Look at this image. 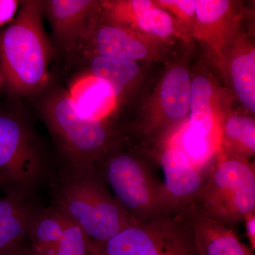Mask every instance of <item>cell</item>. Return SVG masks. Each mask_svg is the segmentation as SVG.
<instances>
[{
  "instance_id": "cell-1",
  "label": "cell",
  "mask_w": 255,
  "mask_h": 255,
  "mask_svg": "<svg viewBox=\"0 0 255 255\" xmlns=\"http://www.w3.org/2000/svg\"><path fill=\"white\" fill-rule=\"evenodd\" d=\"M43 16V1H21L12 22L0 31V68L4 87L12 95L36 96L49 81L55 50Z\"/></svg>"
},
{
  "instance_id": "cell-2",
  "label": "cell",
  "mask_w": 255,
  "mask_h": 255,
  "mask_svg": "<svg viewBox=\"0 0 255 255\" xmlns=\"http://www.w3.org/2000/svg\"><path fill=\"white\" fill-rule=\"evenodd\" d=\"M58 209L78 225L96 245L135 222L94 170L75 172L58 195Z\"/></svg>"
},
{
  "instance_id": "cell-3",
  "label": "cell",
  "mask_w": 255,
  "mask_h": 255,
  "mask_svg": "<svg viewBox=\"0 0 255 255\" xmlns=\"http://www.w3.org/2000/svg\"><path fill=\"white\" fill-rule=\"evenodd\" d=\"M193 209L228 227L243 221L255 211V164L219 151Z\"/></svg>"
},
{
  "instance_id": "cell-4",
  "label": "cell",
  "mask_w": 255,
  "mask_h": 255,
  "mask_svg": "<svg viewBox=\"0 0 255 255\" xmlns=\"http://www.w3.org/2000/svg\"><path fill=\"white\" fill-rule=\"evenodd\" d=\"M42 112L75 172L94 170L101 158L117 144L107 122L82 117L65 90L50 94L43 102Z\"/></svg>"
},
{
  "instance_id": "cell-5",
  "label": "cell",
  "mask_w": 255,
  "mask_h": 255,
  "mask_svg": "<svg viewBox=\"0 0 255 255\" xmlns=\"http://www.w3.org/2000/svg\"><path fill=\"white\" fill-rule=\"evenodd\" d=\"M95 165V172L113 191L114 196L135 221L165 212L162 184L140 157L117 147Z\"/></svg>"
},
{
  "instance_id": "cell-6",
  "label": "cell",
  "mask_w": 255,
  "mask_h": 255,
  "mask_svg": "<svg viewBox=\"0 0 255 255\" xmlns=\"http://www.w3.org/2000/svg\"><path fill=\"white\" fill-rule=\"evenodd\" d=\"M93 244V255H196L189 213L136 221L105 243Z\"/></svg>"
},
{
  "instance_id": "cell-7",
  "label": "cell",
  "mask_w": 255,
  "mask_h": 255,
  "mask_svg": "<svg viewBox=\"0 0 255 255\" xmlns=\"http://www.w3.org/2000/svg\"><path fill=\"white\" fill-rule=\"evenodd\" d=\"M42 169L41 151L27 126L17 117L0 112V175L4 182L30 187Z\"/></svg>"
},
{
  "instance_id": "cell-8",
  "label": "cell",
  "mask_w": 255,
  "mask_h": 255,
  "mask_svg": "<svg viewBox=\"0 0 255 255\" xmlns=\"http://www.w3.org/2000/svg\"><path fill=\"white\" fill-rule=\"evenodd\" d=\"M195 9L191 38L223 74L229 50L240 34L241 9L236 1L229 0H196Z\"/></svg>"
},
{
  "instance_id": "cell-9",
  "label": "cell",
  "mask_w": 255,
  "mask_h": 255,
  "mask_svg": "<svg viewBox=\"0 0 255 255\" xmlns=\"http://www.w3.org/2000/svg\"><path fill=\"white\" fill-rule=\"evenodd\" d=\"M98 15L106 21L130 28L164 44L177 38H189L182 25L155 1H102Z\"/></svg>"
},
{
  "instance_id": "cell-10",
  "label": "cell",
  "mask_w": 255,
  "mask_h": 255,
  "mask_svg": "<svg viewBox=\"0 0 255 255\" xmlns=\"http://www.w3.org/2000/svg\"><path fill=\"white\" fill-rule=\"evenodd\" d=\"M191 77L187 67L175 65L159 82L141 130L148 136L164 138L184 123L189 114Z\"/></svg>"
},
{
  "instance_id": "cell-11",
  "label": "cell",
  "mask_w": 255,
  "mask_h": 255,
  "mask_svg": "<svg viewBox=\"0 0 255 255\" xmlns=\"http://www.w3.org/2000/svg\"><path fill=\"white\" fill-rule=\"evenodd\" d=\"M160 145L158 159L164 178V210L169 214H186L194 209L207 172L196 168L167 139H162Z\"/></svg>"
},
{
  "instance_id": "cell-12",
  "label": "cell",
  "mask_w": 255,
  "mask_h": 255,
  "mask_svg": "<svg viewBox=\"0 0 255 255\" xmlns=\"http://www.w3.org/2000/svg\"><path fill=\"white\" fill-rule=\"evenodd\" d=\"M164 45L130 28L106 21L97 14L83 55H105L135 62L158 60H162Z\"/></svg>"
},
{
  "instance_id": "cell-13",
  "label": "cell",
  "mask_w": 255,
  "mask_h": 255,
  "mask_svg": "<svg viewBox=\"0 0 255 255\" xmlns=\"http://www.w3.org/2000/svg\"><path fill=\"white\" fill-rule=\"evenodd\" d=\"M100 1L92 0L43 1L55 41L65 53L83 54L85 44L98 14Z\"/></svg>"
},
{
  "instance_id": "cell-14",
  "label": "cell",
  "mask_w": 255,
  "mask_h": 255,
  "mask_svg": "<svg viewBox=\"0 0 255 255\" xmlns=\"http://www.w3.org/2000/svg\"><path fill=\"white\" fill-rule=\"evenodd\" d=\"M229 95L207 74L191 79L189 119L194 130L220 142V128L231 107Z\"/></svg>"
},
{
  "instance_id": "cell-15",
  "label": "cell",
  "mask_w": 255,
  "mask_h": 255,
  "mask_svg": "<svg viewBox=\"0 0 255 255\" xmlns=\"http://www.w3.org/2000/svg\"><path fill=\"white\" fill-rule=\"evenodd\" d=\"M189 220L196 255H254L239 239L234 228L194 209L189 213Z\"/></svg>"
},
{
  "instance_id": "cell-16",
  "label": "cell",
  "mask_w": 255,
  "mask_h": 255,
  "mask_svg": "<svg viewBox=\"0 0 255 255\" xmlns=\"http://www.w3.org/2000/svg\"><path fill=\"white\" fill-rule=\"evenodd\" d=\"M223 75L228 77L235 93L252 114L255 113V49L240 33L226 58Z\"/></svg>"
},
{
  "instance_id": "cell-17",
  "label": "cell",
  "mask_w": 255,
  "mask_h": 255,
  "mask_svg": "<svg viewBox=\"0 0 255 255\" xmlns=\"http://www.w3.org/2000/svg\"><path fill=\"white\" fill-rule=\"evenodd\" d=\"M68 94L80 115L102 122H107L119 99L107 84L89 73L75 79Z\"/></svg>"
},
{
  "instance_id": "cell-18",
  "label": "cell",
  "mask_w": 255,
  "mask_h": 255,
  "mask_svg": "<svg viewBox=\"0 0 255 255\" xmlns=\"http://www.w3.org/2000/svg\"><path fill=\"white\" fill-rule=\"evenodd\" d=\"M220 152L225 155L250 160L255 153L254 117L229 112L220 128Z\"/></svg>"
},
{
  "instance_id": "cell-19",
  "label": "cell",
  "mask_w": 255,
  "mask_h": 255,
  "mask_svg": "<svg viewBox=\"0 0 255 255\" xmlns=\"http://www.w3.org/2000/svg\"><path fill=\"white\" fill-rule=\"evenodd\" d=\"M164 138L182 151L191 163L203 172H208L220 151L219 141L194 130L187 121Z\"/></svg>"
},
{
  "instance_id": "cell-20",
  "label": "cell",
  "mask_w": 255,
  "mask_h": 255,
  "mask_svg": "<svg viewBox=\"0 0 255 255\" xmlns=\"http://www.w3.org/2000/svg\"><path fill=\"white\" fill-rule=\"evenodd\" d=\"M89 73L110 87L118 98L133 85L140 74L137 62L101 55L86 56Z\"/></svg>"
},
{
  "instance_id": "cell-21",
  "label": "cell",
  "mask_w": 255,
  "mask_h": 255,
  "mask_svg": "<svg viewBox=\"0 0 255 255\" xmlns=\"http://www.w3.org/2000/svg\"><path fill=\"white\" fill-rule=\"evenodd\" d=\"M32 220L14 197L0 199V253L21 246Z\"/></svg>"
},
{
  "instance_id": "cell-22",
  "label": "cell",
  "mask_w": 255,
  "mask_h": 255,
  "mask_svg": "<svg viewBox=\"0 0 255 255\" xmlns=\"http://www.w3.org/2000/svg\"><path fill=\"white\" fill-rule=\"evenodd\" d=\"M68 218L57 209L32 220L28 234L36 253L49 255L60 241Z\"/></svg>"
},
{
  "instance_id": "cell-23",
  "label": "cell",
  "mask_w": 255,
  "mask_h": 255,
  "mask_svg": "<svg viewBox=\"0 0 255 255\" xmlns=\"http://www.w3.org/2000/svg\"><path fill=\"white\" fill-rule=\"evenodd\" d=\"M93 247L85 231L68 218L60 241L49 255H92Z\"/></svg>"
},
{
  "instance_id": "cell-24",
  "label": "cell",
  "mask_w": 255,
  "mask_h": 255,
  "mask_svg": "<svg viewBox=\"0 0 255 255\" xmlns=\"http://www.w3.org/2000/svg\"><path fill=\"white\" fill-rule=\"evenodd\" d=\"M155 4L172 15L191 38L196 20L195 0H154Z\"/></svg>"
},
{
  "instance_id": "cell-25",
  "label": "cell",
  "mask_w": 255,
  "mask_h": 255,
  "mask_svg": "<svg viewBox=\"0 0 255 255\" xmlns=\"http://www.w3.org/2000/svg\"><path fill=\"white\" fill-rule=\"evenodd\" d=\"M21 4L17 0H0V31L12 22Z\"/></svg>"
},
{
  "instance_id": "cell-26",
  "label": "cell",
  "mask_w": 255,
  "mask_h": 255,
  "mask_svg": "<svg viewBox=\"0 0 255 255\" xmlns=\"http://www.w3.org/2000/svg\"><path fill=\"white\" fill-rule=\"evenodd\" d=\"M243 222L246 226L247 237L250 241L252 251L255 249V211L248 215Z\"/></svg>"
},
{
  "instance_id": "cell-27",
  "label": "cell",
  "mask_w": 255,
  "mask_h": 255,
  "mask_svg": "<svg viewBox=\"0 0 255 255\" xmlns=\"http://www.w3.org/2000/svg\"><path fill=\"white\" fill-rule=\"evenodd\" d=\"M0 255H28L26 254V252L23 251L21 246L16 247V248H11V249L8 250L1 252Z\"/></svg>"
},
{
  "instance_id": "cell-28",
  "label": "cell",
  "mask_w": 255,
  "mask_h": 255,
  "mask_svg": "<svg viewBox=\"0 0 255 255\" xmlns=\"http://www.w3.org/2000/svg\"><path fill=\"white\" fill-rule=\"evenodd\" d=\"M3 87H4V79H3L2 73H1V68H0V95H1Z\"/></svg>"
},
{
  "instance_id": "cell-29",
  "label": "cell",
  "mask_w": 255,
  "mask_h": 255,
  "mask_svg": "<svg viewBox=\"0 0 255 255\" xmlns=\"http://www.w3.org/2000/svg\"><path fill=\"white\" fill-rule=\"evenodd\" d=\"M4 183V180H3V178L1 177V176L0 175V184H3Z\"/></svg>"
},
{
  "instance_id": "cell-30",
  "label": "cell",
  "mask_w": 255,
  "mask_h": 255,
  "mask_svg": "<svg viewBox=\"0 0 255 255\" xmlns=\"http://www.w3.org/2000/svg\"><path fill=\"white\" fill-rule=\"evenodd\" d=\"M36 255H46L42 254V253H36Z\"/></svg>"
}]
</instances>
